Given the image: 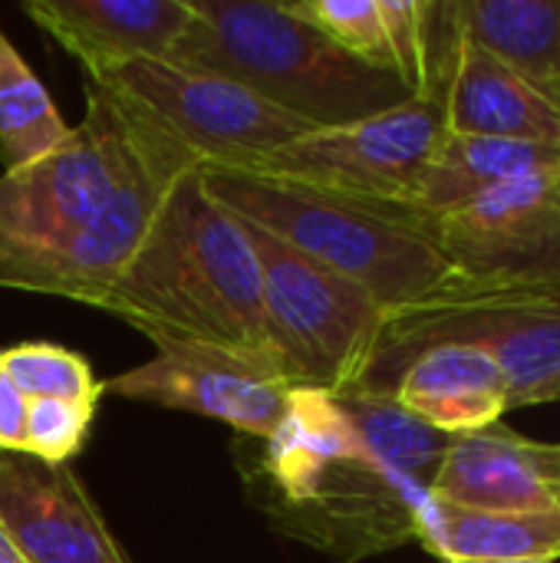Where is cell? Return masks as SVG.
<instances>
[{"label":"cell","mask_w":560,"mask_h":563,"mask_svg":"<svg viewBox=\"0 0 560 563\" xmlns=\"http://www.w3.org/2000/svg\"><path fill=\"white\" fill-rule=\"evenodd\" d=\"M99 310L149 340L215 343L284 369L271 343L261 267L248 228L208 191L201 168L175 181L142 251Z\"/></svg>","instance_id":"obj_1"},{"label":"cell","mask_w":560,"mask_h":563,"mask_svg":"<svg viewBox=\"0 0 560 563\" xmlns=\"http://www.w3.org/2000/svg\"><path fill=\"white\" fill-rule=\"evenodd\" d=\"M191 23L172 63L218 73L314 129L347 125L406 99V86L343 53L290 3L188 0Z\"/></svg>","instance_id":"obj_2"},{"label":"cell","mask_w":560,"mask_h":563,"mask_svg":"<svg viewBox=\"0 0 560 563\" xmlns=\"http://www.w3.org/2000/svg\"><path fill=\"white\" fill-rule=\"evenodd\" d=\"M201 178L228 211L353 280L386 313L459 277L436 244L389 208L241 168H201Z\"/></svg>","instance_id":"obj_3"},{"label":"cell","mask_w":560,"mask_h":563,"mask_svg":"<svg viewBox=\"0 0 560 563\" xmlns=\"http://www.w3.org/2000/svg\"><path fill=\"white\" fill-rule=\"evenodd\" d=\"M442 343L485 350L505 373L512 409L560 402L558 284L455 277L429 297L386 313L373 369L360 389L389 396L406 363Z\"/></svg>","instance_id":"obj_4"},{"label":"cell","mask_w":560,"mask_h":563,"mask_svg":"<svg viewBox=\"0 0 560 563\" xmlns=\"http://www.w3.org/2000/svg\"><path fill=\"white\" fill-rule=\"evenodd\" d=\"M106 96L125 139V165L112 195L99 211L56 251L0 261V287L46 297H66L99 307L125 267L142 251L175 181L198 168L195 158L162 135L132 102L92 86Z\"/></svg>","instance_id":"obj_5"},{"label":"cell","mask_w":560,"mask_h":563,"mask_svg":"<svg viewBox=\"0 0 560 563\" xmlns=\"http://www.w3.org/2000/svg\"><path fill=\"white\" fill-rule=\"evenodd\" d=\"M244 228L261 267L271 343L290 383L333 396L356 393L373 369L386 310L363 287L314 264L274 234L248 221Z\"/></svg>","instance_id":"obj_6"},{"label":"cell","mask_w":560,"mask_h":563,"mask_svg":"<svg viewBox=\"0 0 560 563\" xmlns=\"http://www.w3.org/2000/svg\"><path fill=\"white\" fill-rule=\"evenodd\" d=\"M89 86L132 102L198 168H257L314 125L271 106L248 86L172 59H132Z\"/></svg>","instance_id":"obj_7"},{"label":"cell","mask_w":560,"mask_h":563,"mask_svg":"<svg viewBox=\"0 0 560 563\" xmlns=\"http://www.w3.org/2000/svg\"><path fill=\"white\" fill-rule=\"evenodd\" d=\"M442 132L446 119L439 99H406L347 125L314 129L251 172L380 208H403Z\"/></svg>","instance_id":"obj_8"},{"label":"cell","mask_w":560,"mask_h":563,"mask_svg":"<svg viewBox=\"0 0 560 563\" xmlns=\"http://www.w3.org/2000/svg\"><path fill=\"white\" fill-rule=\"evenodd\" d=\"M125 165V139L112 106L89 86V109L69 139L36 162L0 175V261L66 244L112 195Z\"/></svg>","instance_id":"obj_9"},{"label":"cell","mask_w":560,"mask_h":563,"mask_svg":"<svg viewBox=\"0 0 560 563\" xmlns=\"http://www.w3.org/2000/svg\"><path fill=\"white\" fill-rule=\"evenodd\" d=\"M409 224L436 244L459 277L560 284V165L528 172Z\"/></svg>","instance_id":"obj_10"},{"label":"cell","mask_w":560,"mask_h":563,"mask_svg":"<svg viewBox=\"0 0 560 563\" xmlns=\"http://www.w3.org/2000/svg\"><path fill=\"white\" fill-rule=\"evenodd\" d=\"M155 356L102 383V396L195 412L244 435L267 439L287 406L294 383L261 356L198 340L155 336Z\"/></svg>","instance_id":"obj_11"},{"label":"cell","mask_w":560,"mask_h":563,"mask_svg":"<svg viewBox=\"0 0 560 563\" xmlns=\"http://www.w3.org/2000/svg\"><path fill=\"white\" fill-rule=\"evenodd\" d=\"M0 525L26 563H132L66 465L0 455Z\"/></svg>","instance_id":"obj_12"},{"label":"cell","mask_w":560,"mask_h":563,"mask_svg":"<svg viewBox=\"0 0 560 563\" xmlns=\"http://www.w3.org/2000/svg\"><path fill=\"white\" fill-rule=\"evenodd\" d=\"M439 102L449 132L560 148V106L462 36L439 3Z\"/></svg>","instance_id":"obj_13"},{"label":"cell","mask_w":560,"mask_h":563,"mask_svg":"<svg viewBox=\"0 0 560 563\" xmlns=\"http://www.w3.org/2000/svg\"><path fill=\"white\" fill-rule=\"evenodd\" d=\"M429 495L475 511H560V445L535 442L505 422L452 435Z\"/></svg>","instance_id":"obj_14"},{"label":"cell","mask_w":560,"mask_h":563,"mask_svg":"<svg viewBox=\"0 0 560 563\" xmlns=\"http://www.w3.org/2000/svg\"><path fill=\"white\" fill-rule=\"evenodd\" d=\"M23 10L89 79L132 59H168L191 23L188 0H26Z\"/></svg>","instance_id":"obj_15"},{"label":"cell","mask_w":560,"mask_h":563,"mask_svg":"<svg viewBox=\"0 0 560 563\" xmlns=\"http://www.w3.org/2000/svg\"><path fill=\"white\" fill-rule=\"evenodd\" d=\"M389 396L442 435L482 432L512 412L502 366L485 350L462 343L416 353Z\"/></svg>","instance_id":"obj_16"},{"label":"cell","mask_w":560,"mask_h":563,"mask_svg":"<svg viewBox=\"0 0 560 563\" xmlns=\"http://www.w3.org/2000/svg\"><path fill=\"white\" fill-rule=\"evenodd\" d=\"M560 165L558 145H531L512 139H488V135H465V132H442L436 142L409 201L403 208H389L393 214L413 221L422 214H439L455 208L495 185L521 178L528 172Z\"/></svg>","instance_id":"obj_17"},{"label":"cell","mask_w":560,"mask_h":563,"mask_svg":"<svg viewBox=\"0 0 560 563\" xmlns=\"http://www.w3.org/2000/svg\"><path fill=\"white\" fill-rule=\"evenodd\" d=\"M363 452L366 445L333 393L294 386L277 429L267 435L264 465L284 501L300 508L327 468Z\"/></svg>","instance_id":"obj_18"},{"label":"cell","mask_w":560,"mask_h":563,"mask_svg":"<svg viewBox=\"0 0 560 563\" xmlns=\"http://www.w3.org/2000/svg\"><path fill=\"white\" fill-rule=\"evenodd\" d=\"M419 544L442 563H554L560 511L502 515L432 498Z\"/></svg>","instance_id":"obj_19"},{"label":"cell","mask_w":560,"mask_h":563,"mask_svg":"<svg viewBox=\"0 0 560 563\" xmlns=\"http://www.w3.org/2000/svg\"><path fill=\"white\" fill-rule=\"evenodd\" d=\"M449 23L560 106V0L442 3Z\"/></svg>","instance_id":"obj_20"},{"label":"cell","mask_w":560,"mask_h":563,"mask_svg":"<svg viewBox=\"0 0 560 563\" xmlns=\"http://www.w3.org/2000/svg\"><path fill=\"white\" fill-rule=\"evenodd\" d=\"M337 399L347 409V416H350L356 435L363 439L366 452L380 465L399 472L403 478H409L422 488L432 485L452 435L429 429L426 422H419L413 412H406L386 393L356 389V393H347Z\"/></svg>","instance_id":"obj_21"},{"label":"cell","mask_w":560,"mask_h":563,"mask_svg":"<svg viewBox=\"0 0 560 563\" xmlns=\"http://www.w3.org/2000/svg\"><path fill=\"white\" fill-rule=\"evenodd\" d=\"M69 132L73 125L0 30V152L10 168L43 158L63 145Z\"/></svg>","instance_id":"obj_22"},{"label":"cell","mask_w":560,"mask_h":563,"mask_svg":"<svg viewBox=\"0 0 560 563\" xmlns=\"http://www.w3.org/2000/svg\"><path fill=\"white\" fill-rule=\"evenodd\" d=\"M0 369L26 399H59L96 409L102 383L89 360L56 343H20L0 353Z\"/></svg>","instance_id":"obj_23"},{"label":"cell","mask_w":560,"mask_h":563,"mask_svg":"<svg viewBox=\"0 0 560 563\" xmlns=\"http://www.w3.org/2000/svg\"><path fill=\"white\" fill-rule=\"evenodd\" d=\"M290 10L314 23L353 59L396 76L383 0H300L290 3Z\"/></svg>","instance_id":"obj_24"},{"label":"cell","mask_w":560,"mask_h":563,"mask_svg":"<svg viewBox=\"0 0 560 563\" xmlns=\"http://www.w3.org/2000/svg\"><path fill=\"white\" fill-rule=\"evenodd\" d=\"M92 409L59 399H30L26 409V449L23 455L43 465H66L79 455L89 435Z\"/></svg>","instance_id":"obj_25"},{"label":"cell","mask_w":560,"mask_h":563,"mask_svg":"<svg viewBox=\"0 0 560 563\" xmlns=\"http://www.w3.org/2000/svg\"><path fill=\"white\" fill-rule=\"evenodd\" d=\"M26 409H30V399L0 369V455H23V449H26Z\"/></svg>","instance_id":"obj_26"},{"label":"cell","mask_w":560,"mask_h":563,"mask_svg":"<svg viewBox=\"0 0 560 563\" xmlns=\"http://www.w3.org/2000/svg\"><path fill=\"white\" fill-rule=\"evenodd\" d=\"M0 563H26V558L20 554V548L13 544V538L7 534L3 525H0Z\"/></svg>","instance_id":"obj_27"},{"label":"cell","mask_w":560,"mask_h":563,"mask_svg":"<svg viewBox=\"0 0 560 563\" xmlns=\"http://www.w3.org/2000/svg\"><path fill=\"white\" fill-rule=\"evenodd\" d=\"M558 290H560V284H558Z\"/></svg>","instance_id":"obj_28"}]
</instances>
